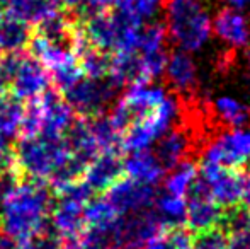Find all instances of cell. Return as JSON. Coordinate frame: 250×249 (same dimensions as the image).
I'll return each mask as SVG.
<instances>
[{"mask_svg": "<svg viewBox=\"0 0 250 249\" xmlns=\"http://www.w3.org/2000/svg\"><path fill=\"white\" fill-rule=\"evenodd\" d=\"M175 99L177 97L165 89L151 87L150 84L129 87L109 116L121 138L119 147L129 154L150 150L157 140L175 126L181 114V106Z\"/></svg>", "mask_w": 250, "mask_h": 249, "instance_id": "obj_1", "label": "cell"}, {"mask_svg": "<svg viewBox=\"0 0 250 249\" xmlns=\"http://www.w3.org/2000/svg\"><path fill=\"white\" fill-rule=\"evenodd\" d=\"M51 198L41 181H21L0 202V232L19 244L50 226Z\"/></svg>", "mask_w": 250, "mask_h": 249, "instance_id": "obj_2", "label": "cell"}, {"mask_svg": "<svg viewBox=\"0 0 250 249\" xmlns=\"http://www.w3.org/2000/svg\"><path fill=\"white\" fill-rule=\"evenodd\" d=\"M211 0H165L167 36L179 51L192 53L213 34Z\"/></svg>", "mask_w": 250, "mask_h": 249, "instance_id": "obj_3", "label": "cell"}, {"mask_svg": "<svg viewBox=\"0 0 250 249\" xmlns=\"http://www.w3.org/2000/svg\"><path fill=\"white\" fill-rule=\"evenodd\" d=\"M70 154L65 145V138H53L46 135L22 136L14 145V162L33 181L44 183L68 160Z\"/></svg>", "mask_w": 250, "mask_h": 249, "instance_id": "obj_4", "label": "cell"}, {"mask_svg": "<svg viewBox=\"0 0 250 249\" xmlns=\"http://www.w3.org/2000/svg\"><path fill=\"white\" fill-rule=\"evenodd\" d=\"M0 73L10 96L22 101H36L50 89V75L46 68L31 55H5L0 58Z\"/></svg>", "mask_w": 250, "mask_h": 249, "instance_id": "obj_5", "label": "cell"}, {"mask_svg": "<svg viewBox=\"0 0 250 249\" xmlns=\"http://www.w3.org/2000/svg\"><path fill=\"white\" fill-rule=\"evenodd\" d=\"M121 87V84L111 75L101 79L83 75L75 86L63 94L65 103L73 113L85 118H99L116 101Z\"/></svg>", "mask_w": 250, "mask_h": 249, "instance_id": "obj_6", "label": "cell"}, {"mask_svg": "<svg viewBox=\"0 0 250 249\" xmlns=\"http://www.w3.org/2000/svg\"><path fill=\"white\" fill-rule=\"evenodd\" d=\"M157 196L155 186L138 183L129 178H121L116 184H112L104 193L105 202L111 205V208L116 212V215H126V213L136 212V210L151 206Z\"/></svg>", "mask_w": 250, "mask_h": 249, "instance_id": "obj_7", "label": "cell"}, {"mask_svg": "<svg viewBox=\"0 0 250 249\" xmlns=\"http://www.w3.org/2000/svg\"><path fill=\"white\" fill-rule=\"evenodd\" d=\"M121 178H125V157L119 150H102L87 166L82 181L94 195H97L105 193Z\"/></svg>", "mask_w": 250, "mask_h": 249, "instance_id": "obj_8", "label": "cell"}, {"mask_svg": "<svg viewBox=\"0 0 250 249\" xmlns=\"http://www.w3.org/2000/svg\"><path fill=\"white\" fill-rule=\"evenodd\" d=\"M165 75L170 86V91L177 94L181 99H192L196 89H198V65L192 60V57L186 51L175 50L168 55L167 65H165Z\"/></svg>", "mask_w": 250, "mask_h": 249, "instance_id": "obj_9", "label": "cell"}, {"mask_svg": "<svg viewBox=\"0 0 250 249\" xmlns=\"http://www.w3.org/2000/svg\"><path fill=\"white\" fill-rule=\"evenodd\" d=\"M213 33L233 48L250 46V24L242 10L223 7L213 17Z\"/></svg>", "mask_w": 250, "mask_h": 249, "instance_id": "obj_10", "label": "cell"}, {"mask_svg": "<svg viewBox=\"0 0 250 249\" xmlns=\"http://www.w3.org/2000/svg\"><path fill=\"white\" fill-rule=\"evenodd\" d=\"M33 31L29 24L9 12L0 14V53L17 55L29 46Z\"/></svg>", "mask_w": 250, "mask_h": 249, "instance_id": "obj_11", "label": "cell"}, {"mask_svg": "<svg viewBox=\"0 0 250 249\" xmlns=\"http://www.w3.org/2000/svg\"><path fill=\"white\" fill-rule=\"evenodd\" d=\"M164 174L165 171L162 169L151 150L131 152L128 157H125V176L129 180L148 186H157Z\"/></svg>", "mask_w": 250, "mask_h": 249, "instance_id": "obj_12", "label": "cell"}, {"mask_svg": "<svg viewBox=\"0 0 250 249\" xmlns=\"http://www.w3.org/2000/svg\"><path fill=\"white\" fill-rule=\"evenodd\" d=\"M211 118L227 128L242 130L250 121V108L233 97H218L211 108Z\"/></svg>", "mask_w": 250, "mask_h": 249, "instance_id": "obj_13", "label": "cell"}, {"mask_svg": "<svg viewBox=\"0 0 250 249\" xmlns=\"http://www.w3.org/2000/svg\"><path fill=\"white\" fill-rule=\"evenodd\" d=\"M24 111L26 108L22 106L19 99L14 96H0V135L9 136V138H16L21 132V125H22Z\"/></svg>", "mask_w": 250, "mask_h": 249, "instance_id": "obj_14", "label": "cell"}, {"mask_svg": "<svg viewBox=\"0 0 250 249\" xmlns=\"http://www.w3.org/2000/svg\"><path fill=\"white\" fill-rule=\"evenodd\" d=\"M228 234L221 227L201 230L192 234L191 249H227L228 246Z\"/></svg>", "mask_w": 250, "mask_h": 249, "instance_id": "obj_15", "label": "cell"}, {"mask_svg": "<svg viewBox=\"0 0 250 249\" xmlns=\"http://www.w3.org/2000/svg\"><path fill=\"white\" fill-rule=\"evenodd\" d=\"M65 241L51 229V226H48L44 230L38 232L36 236H33L31 239H27L26 243L19 244V249H65Z\"/></svg>", "mask_w": 250, "mask_h": 249, "instance_id": "obj_16", "label": "cell"}, {"mask_svg": "<svg viewBox=\"0 0 250 249\" xmlns=\"http://www.w3.org/2000/svg\"><path fill=\"white\" fill-rule=\"evenodd\" d=\"M0 249H17V244L5 234L0 232Z\"/></svg>", "mask_w": 250, "mask_h": 249, "instance_id": "obj_17", "label": "cell"}, {"mask_svg": "<svg viewBox=\"0 0 250 249\" xmlns=\"http://www.w3.org/2000/svg\"><path fill=\"white\" fill-rule=\"evenodd\" d=\"M230 2V7L231 9H237V10H242L247 3H250V0H228Z\"/></svg>", "mask_w": 250, "mask_h": 249, "instance_id": "obj_18", "label": "cell"}, {"mask_svg": "<svg viewBox=\"0 0 250 249\" xmlns=\"http://www.w3.org/2000/svg\"><path fill=\"white\" fill-rule=\"evenodd\" d=\"M2 94H5V80H3L2 73H0V96Z\"/></svg>", "mask_w": 250, "mask_h": 249, "instance_id": "obj_19", "label": "cell"}, {"mask_svg": "<svg viewBox=\"0 0 250 249\" xmlns=\"http://www.w3.org/2000/svg\"><path fill=\"white\" fill-rule=\"evenodd\" d=\"M249 234H250V210H249Z\"/></svg>", "mask_w": 250, "mask_h": 249, "instance_id": "obj_20", "label": "cell"}]
</instances>
